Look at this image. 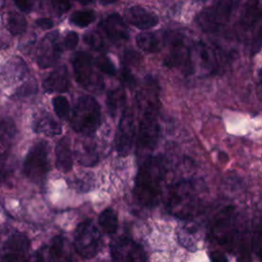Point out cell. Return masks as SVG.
<instances>
[{
  "label": "cell",
  "mask_w": 262,
  "mask_h": 262,
  "mask_svg": "<svg viewBox=\"0 0 262 262\" xmlns=\"http://www.w3.org/2000/svg\"><path fill=\"white\" fill-rule=\"evenodd\" d=\"M136 102L141 111L136 136V151L140 157L148 156L155 149L160 137V99L159 85L152 77H146L136 95Z\"/></svg>",
  "instance_id": "cell-1"
},
{
  "label": "cell",
  "mask_w": 262,
  "mask_h": 262,
  "mask_svg": "<svg viewBox=\"0 0 262 262\" xmlns=\"http://www.w3.org/2000/svg\"><path fill=\"white\" fill-rule=\"evenodd\" d=\"M166 175L164 158L149 156L139 167L134 186V195L137 202L147 208L157 206L161 198Z\"/></svg>",
  "instance_id": "cell-2"
},
{
  "label": "cell",
  "mask_w": 262,
  "mask_h": 262,
  "mask_svg": "<svg viewBox=\"0 0 262 262\" xmlns=\"http://www.w3.org/2000/svg\"><path fill=\"white\" fill-rule=\"evenodd\" d=\"M203 189L196 182L184 180L175 183L169 191L168 210L175 217L185 220L192 218L201 209Z\"/></svg>",
  "instance_id": "cell-3"
},
{
  "label": "cell",
  "mask_w": 262,
  "mask_h": 262,
  "mask_svg": "<svg viewBox=\"0 0 262 262\" xmlns=\"http://www.w3.org/2000/svg\"><path fill=\"white\" fill-rule=\"evenodd\" d=\"M72 129L84 136H90L99 128L101 123L100 106L90 95H81L73 108L71 116Z\"/></svg>",
  "instance_id": "cell-4"
},
{
  "label": "cell",
  "mask_w": 262,
  "mask_h": 262,
  "mask_svg": "<svg viewBox=\"0 0 262 262\" xmlns=\"http://www.w3.org/2000/svg\"><path fill=\"white\" fill-rule=\"evenodd\" d=\"M74 76L77 83L90 92H101L104 88L102 77L95 72L92 56L85 51L74 53L71 58Z\"/></svg>",
  "instance_id": "cell-5"
},
{
  "label": "cell",
  "mask_w": 262,
  "mask_h": 262,
  "mask_svg": "<svg viewBox=\"0 0 262 262\" xmlns=\"http://www.w3.org/2000/svg\"><path fill=\"white\" fill-rule=\"evenodd\" d=\"M50 170L49 146L45 140H40L31 146L23 165L24 175L34 183L45 180Z\"/></svg>",
  "instance_id": "cell-6"
},
{
  "label": "cell",
  "mask_w": 262,
  "mask_h": 262,
  "mask_svg": "<svg viewBox=\"0 0 262 262\" xmlns=\"http://www.w3.org/2000/svg\"><path fill=\"white\" fill-rule=\"evenodd\" d=\"M238 0H218L196 17L199 26L209 33L219 31L230 18Z\"/></svg>",
  "instance_id": "cell-7"
},
{
  "label": "cell",
  "mask_w": 262,
  "mask_h": 262,
  "mask_svg": "<svg viewBox=\"0 0 262 262\" xmlns=\"http://www.w3.org/2000/svg\"><path fill=\"white\" fill-rule=\"evenodd\" d=\"M236 213L232 207H225L216 216L210 230L212 238L228 251L232 250L237 233Z\"/></svg>",
  "instance_id": "cell-8"
},
{
  "label": "cell",
  "mask_w": 262,
  "mask_h": 262,
  "mask_svg": "<svg viewBox=\"0 0 262 262\" xmlns=\"http://www.w3.org/2000/svg\"><path fill=\"white\" fill-rule=\"evenodd\" d=\"M170 41V51L164 59V64L170 69H179L185 75L193 72V63L191 59L190 47L185 37L179 33L168 34Z\"/></svg>",
  "instance_id": "cell-9"
},
{
  "label": "cell",
  "mask_w": 262,
  "mask_h": 262,
  "mask_svg": "<svg viewBox=\"0 0 262 262\" xmlns=\"http://www.w3.org/2000/svg\"><path fill=\"white\" fill-rule=\"evenodd\" d=\"M74 247L84 259L94 257L100 247V233L91 220L81 222L74 233Z\"/></svg>",
  "instance_id": "cell-10"
},
{
  "label": "cell",
  "mask_w": 262,
  "mask_h": 262,
  "mask_svg": "<svg viewBox=\"0 0 262 262\" xmlns=\"http://www.w3.org/2000/svg\"><path fill=\"white\" fill-rule=\"evenodd\" d=\"M113 262H146L143 248L133 239L120 236L111 243Z\"/></svg>",
  "instance_id": "cell-11"
},
{
  "label": "cell",
  "mask_w": 262,
  "mask_h": 262,
  "mask_svg": "<svg viewBox=\"0 0 262 262\" xmlns=\"http://www.w3.org/2000/svg\"><path fill=\"white\" fill-rule=\"evenodd\" d=\"M135 123L132 110L126 107L121 116L115 139L116 150L120 156H128L135 141Z\"/></svg>",
  "instance_id": "cell-12"
},
{
  "label": "cell",
  "mask_w": 262,
  "mask_h": 262,
  "mask_svg": "<svg viewBox=\"0 0 262 262\" xmlns=\"http://www.w3.org/2000/svg\"><path fill=\"white\" fill-rule=\"evenodd\" d=\"M62 52L59 42V33L57 31L46 34L40 41L37 48L36 60L41 69L53 67L59 59Z\"/></svg>",
  "instance_id": "cell-13"
},
{
  "label": "cell",
  "mask_w": 262,
  "mask_h": 262,
  "mask_svg": "<svg viewBox=\"0 0 262 262\" xmlns=\"http://www.w3.org/2000/svg\"><path fill=\"white\" fill-rule=\"evenodd\" d=\"M30 241L21 232L12 233L4 243L0 262H29Z\"/></svg>",
  "instance_id": "cell-14"
},
{
  "label": "cell",
  "mask_w": 262,
  "mask_h": 262,
  "mask_svg": "<svg viewBox=\"0 0 262 262\" xmlns=\"http://www.w3.org/2000/svg\"><path fill=\"white\" fill-rule=\"evenodd\" d=\"M98 27L114 44H122L129 40L130 33L128 27L123 17L118 13H112L104 17Z\"/></svg>",
  "instance_id": "cell-15"
},
{
  "label": "cell",
  "mask_w": 262,
  "mask_h": 262,
  "mask_svg": "<svg viewBox=\"0 0 262 262\" xmlns=\"http://www.w3.org/2000/svg\"><path fill=\"white\" fill-rule=\"evenodd\" d=\"M202 226L189 219H185L184 223L178 229L179 243L189 251H196L204 238Z\"/></svg>",
  "instance_id": "cell-16"
},
{
  "label": "cell",
  "mask_w": 262,
  "mask_h": 262,
  "mask_svg": "<svg viewBox=\"0 0 262 262\" xmlns=\"http://www.w3.org/2000/svg\"><path fill=\"white\" fill-rule=\"evenodd\" d=\"M125 18L130 25L140 30H148L159 24V17L155 13L138 5L127 8L125 11Z\"/></svg>",
  "instance_id": "cell-17"
},
{
  "label": "cell",
  "mask_w": 262,
  "mask_h": 262,
  "mask_svg": "<svg viewBox=\"0 0 262 262\" xmlns=\"http://www.w3.org/2000/svg\"><path fill=\"white\" fill-rule=\"evenodd\" d=\"M43 89L47 93H63L70 88V76L66 66L54 69L43 81Z\"/></svg>",
  "instance_id": "cell-18"
},
{
  "label": "cell",
  "mask_w": 262,
  "mask_h": 262,
  "mask_svg": "<svg viewBox=\"0 0 262 262\" xmlns=\"http://www.w3.org/2000/svg\"><path fill=\"white\" fill-rule=\"evenodd\" d=\"M261 20V0H247L239 18L238 28L241 33L246 34L259 26Z\"/></svg>",
  "instance_id": "cell-19"
},
{
  "label": "cell",
  "mask_w": 262,
  "mask_h": 262,
  "mask_svg": "<svg viewBox=\"0 0 262 262\" xmlns=\"http://www.w3.org/2000/svg\"><path fill=\"white\" fill-rule=\"evenodd\" d=\"M32 128L35 133L46 136H56L62 132L61 125L47 112L41 111L35 115Z\"/></svg>",
  "instance_id": "cell-20"
},
{
  "label": "cell",
  "mask_w": 262,
  "mask_h": 262,
  "mask_svg": "<svg viewBox=\"0 0 262 262\" xmlns=\"http://www.w3.org/2000/svg\"><path fill=\"white\" fill-rule=\"evenodd\" d=\"M167 39L168 33L160 35L159 33L144 32L137 35L136 44L144 52L157 53L161 51Z\"/></svg>",
  "instance_id": "cell-21"
},
{
  "label": "cell",
  "mask_w": 262,
  "mask_h": 262,
  "mask_svg": "<svg viewBox=\"0 0 262 262\" xmlns=\"http://www.w3.org/2000/svg\"><path fill=\"white\" fill-rule=\"evenodd\" d=\"M55 166L56 168L67 173L73 167V155L71 148V140L68 136L62 137L55 146Z\"/></svg>",
  "instance_id": "cell-22"
},
{
  "label": "cell",
  "mask_w": 262,
  "mask_h": 262,
  "mask_svg": "<svg viewBox=\"0 0 262 262\" xmlns=\"http://www.w3.org/2000/svg\"><path fill=\"white\" fill-rule=\"evenodd\" d=\"M199 53L202 59V63L205 69L214 73L220 69V59L218 55V51L213 47H210L204 42H200L199 44Z\"/></svg>",
  "instance_id": "cell-23"
},
{
  "label": "cell",
  "mask_w": 262,
  "mask_h": 262,
  "mask_svg": "<svg viewBox=\"0 0 262 262\" xmlns=\"http://www.w3.org/2000/svg\"><path fill=\"white\" fill-rule=\"evenodd\" d=\"M125 99H126V94L123 87H118L108 91L105 104H106L107 112L112 118H115L118 112L120 111V108L123 107L125 103Z\"/></svg>",
  "instance_id": "cell-24"
},
{
  "label": "cell",
  "mask_w": 262,
  "mask_h": 262,
  "mask_svg": "<svg viewBox=\"0 0 262 262\" xmlns=\"http://www.w3.org/2000/svg\"><path fill=\"white\" fill-rule=\"evenodd\" d=\"M5 25L12 36H18L26 32L27 20L25 16L14 10L8 11L5 16Z\"/></svg>",
  "instance_id": "cell-25"
},
{
  "label": "cell",
  "mask_w": 262,
  "mask_h": 262,
  "mask_svg": "<svg viewBox=\"0 0 262 262\" xmlns=\"http://www.w3.org/2000/svg\"><path fill=\"white\" fill-rule=\"evenodd\" d=\"M98 224L100 228L107 234H113L118 227V217L117 213L112 209H104L98 218Z\"/></svg>",
  "instance_id": "cell-26"
},
{
  "label": "cell",
  "mask_w": 262,
  "mask_h": 262,
  "mask_svg": "<svg viewBox=\"0 0 262 262\" xmlns=\"http://www.w3.org/2000/svg\"><path fill=\"white\" fill-rule=\"evenodd\" d=\"M5 73L12 81H17L27 74V66L20 57L15 56L8 60L5 67Z\"/></svg>",
  "instance_id": "cell-27"
},
{
  "label": "cell",
  "mask_w": 262,
  "mask_h": 262,
  "mask_svg": "<svg viewBox=\"0 0 262 262\" xmlns=\"http://www.w3.org/2000/svg\"><path fill=\"white\" fill-rule=\"evenodd\" d=\"M16 133L14 121L9 117H0V142L10 143Z\"/></svg>",
  "instance_id": "cell-28"
},
{
  "label": "cell",
  "mask_w": 262,
  "mask_h": 262,
  "mask_svg": "<svg viewBox=\"0 0 262 262\" xmlns=\"http://www.w3.org/2000/svg\"><path fill=\"white\" fill-rule=\"evenodd\" d=\"M95 12L92 9L77 10L70 16V23L79 28H86L95 20Z\"/></svg>",
  "instance_id": "cell-29"
},
{
  "label": "cell",
  "mask_w": 262,
  "mask_h": 262,
  "mask_svg": "<svg viewBox=\"0 0 262 262\" xmlns=\"http://www.w3.org/2000/svg\"><path fill=\"white\" fill-rule=\"evenodd\" d=\"M76 155H77L78 162L84 166H93L98 161V156H97L95 149L93 147H91L90 145L81 146L77 150Z\"/></svg>",
  "instance_id": "cell-30"
},
{
  "label": "cell",
  "mask_w": 262,
  "mask_h": 262,
  "mask_svg": "<svg viewBox=\"0 0 262 262\" xmlns=\"http://www.w3.org/2000/svg\"><path fill=\"white\" fill-rule=\"evenodd\" d=\"M52 105L56 116L61 120H68L70 117V103L69 100L62 96L57 95L52 99Z\"/></svg>",
  "instance_id": "cell-31"
},
{
  "label": "cell",
  "mask_w": 262,
  "mask_h": 262,
  "mask_svg": "<svg viewBox=\"0 0 262 262\" xmlns=\"http://www.w3.org/2000/svg\"><path fill=\"white\" fill-rule=\"evenodd\" d=\"M84 42L93 50L101 52L105 50V43L102 37L95 31L88 32L84 35Z\"/></svg>",
  "instance_id": "cell-32"
},
{
  "label": "cell",
  "mask_w": 262,
  "mask_h": 262,
  "mask_svg": "<svg viewBox=\"0 0 262 262\" xmlns=\"http://www.w3.org/2000/svg\"><path fill=\"white\" fill-rule=\"evenodd\" d=\"M251 250H252V244L251 239L248 237V235L242 237L239 243V248L237 251V262H252V256H251Z\"/></svg>",
  "instance_id": "cell-33"
},
{
  "label": "cell",
  "mask_w": 262,
  "mask_h": 262,
  "mask_svg": "<svg viewBox=\"0 0 262 262\" xmlns=\"http://www.w3.org/2000/svg\"><path fill=\"white\" fill-rule=\"evenodd\" d=\"M94 66L99 69V71L103 72L104 74L108 76H115L116 75V68L112 60L105 56V55H100L94 60Z\"/></svg>",
  "instance_id": "cell-34"
},
{
  "label": "cell",
  "mask_w": 262,
  "mask_h": 262,
  "mask_svg": "<svg viewBox=\"0 0 262 262\" xmlns=\"http://www.w3.org/2000/svg\"><path fill=\"white\" fill-rule=\"evenodd\" d=\"M36 91H37V84L34 80H32V81L26 82L19 88H17L13 96L16 98H24V97H28L30 95L35 94Z\"/></svg>",
  "instance_id": "cell-35"
},
{
  "label": "cell",
  "mask_w": 262,
  "mask_h": 262,
  "mask_svg": "<svg viewBox=\"0 0 262 262\" xmlns=\"http://www.w3.org/2000/svg\"><path fill=\"white\" fill-rule=\"evenodd\" d=\"M120 80L124 87L131 88V87L135 86V84H136L135 77L133 76L130 68H128L124 64H122V68L120 71Z\"/></svg>",
  "instance_id": "cell-36"
},
{
  "label": "cell",
  "mask_w": 262,
  "mask_h": 262,
  "mask_svg": "<svg viewBox=\"0 0 262 262\" xmlns=\"http://www.w3.org/2000/svg\"><path fill=\"white\" fill-rule=\"evenodd\" d=\"M141 60V57L139 55L138 52L132 50V49H128L124 52L123 54V59H122V64L130 68L132 66H136L139 64Z\"/></svg>",
  "instance_id": "cell-37"
},
{
  "label": "cell",
  "mask_w": 262,
  "mask_h": 262,
  "mask_svg": "<svg viewBox=\"0 0 262 262\" xmlns=\"http://www.w3.org/2000/svg\"><path fill=\"white\" fill-rule=\"evenodd\" d=\"M79 42V35L76 32H69L63 39V46L69 50H73Z\"/></svg>",
  "instance_id": "cell-38"
},
{
  "label": "cell",
  "mask_w": 262,
  "mask_h": 262,
  "mask_svg": "<svg viewBox=\"0 0 262 262\" xmlns=\"http://www.w3.org/2000/svg\"><path fill=\"white\" fill-rule=\"evenodd\" d=\"M50 1H51V4H52L55 12L58 15L66 13L71 7L70 0H50Z\"/></svg>",
  "instance_id": "cell-39"
},
{
  "label": "cell",
  "mask_w": 262,
  "mask_h": 262,
  "mask_svg": "<svg viewBox=\"0 0 262 262\" xmlns=\"http://www.w3.org/2000/svg\"><path fill=\"white\" fill-rule=\"evenodd\" d=\"M251 244H252V249L255 251L257 257H259L260 251H261V227H260V223H258L256 232L253 235Z\"/></svg>",
  "instance_id": "cell-40"
},
{
  "label": "cell",
  "mask_w": 262,
  "mask_h": 262,
  "mask_svg": "<svg viewBox=\"0 0 262 262\" xmlns=\"http://www.w3.org/2000/svg\"><path fill=\"white\" fill-rule=\"evenodd\" d=\"M15 6L23 12L29 13L33 9L34 1L33 0H12Z\"/></svg>",
  "instance_id": "cell-41"
},
{
  "label": "cell",
  "mask_w": 262,
  "mask_h": 262,
  "mask_svg": "<svg viewBox=\"0 0 262 262\" xmlns=\"http://www.w3.org/2000/svg\"><path fill=\"white\" fill-rule=\"evenodd\" d=\"M36 25L43 30H49L53 27V21L48 17H41L36 19Z\"/></svg>",
  "instance_id": "cell-42"
},
{
  "label": "cell",
  "mask_w": 262,
  "mask_h": 262,
  "mask_svg": "<svg viewBox=\"0 0 262 262\" xmlns=\"http://www.w3.org/2000/svg\"><path fill=\"white\" fill-rule=\"evenodd\" d=\"M210 258H211V262H228L226 257L221 252H218V251L211 252Z\"/></svg>",
  "instance_id": "cell-43"
},
{
  "label": "cell",
  "mask_w": 262,
  "mask_h": 262,
  "mask_svg": "<svg viewBox=\"0 0 262 262\" xmlns=\"http://www.w3.org/2000/svg\"><path fill=\"white\" fill-rule=\"evenodd\" d=\"M118 0H100V4L101 5H110V4H113L115 2H117Z\"/></svg>",
  "instance_id": "cell-44"
},
{
  "label": "cell",
  "mask_w": 262,
  "mask_h": 262,
  "mask_svg": "<svg viewBox=\"0 0 262 262\" xmlns=\"http://www.w3.org/2000/svg\"><path fill=\"white\" fill-rule=\"evenodd\" d=\"M77 2H79L80 4H82V5H87V4H89L90 2H92L93 0H76Z\"/></svg>",
  "instance_id": "cell-45"
}]
</instances>
